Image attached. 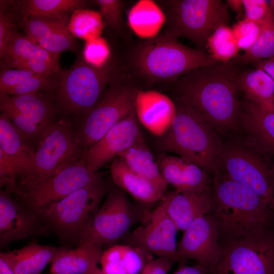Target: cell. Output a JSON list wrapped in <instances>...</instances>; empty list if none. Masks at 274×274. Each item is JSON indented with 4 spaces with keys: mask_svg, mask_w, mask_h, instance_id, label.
<instances>
[{
    "mask_svg": "<svg viewBox=\"0 0 274 274\" xmlns=\"http://www.w3.org/2000/svg\"><path fill=\"white\" fill-rule=\"evenodd\" d=\"M116 71L108 62L97 67L79 57L61 72L56 88V101L67 113L84 115L96 105Z\"/></svg>",
    "mask_w": 274,
    "mask_h": 274,
    "instance_id": "8",
    "label": "cell"
},
{
    "mask_svg": "<svg viewBox=\"0 0 274 274\" xmlns=\"http://www.w3.org/2000/svg\"><path fill=\"white\" fill-rule=\"evenodd\" d=\"M135 216L124 194L110 192L79 237V245L95 243L101 246L116 242L127 234Z\"/></svg>",
    "mask_w": 274,
    "mask_h": 274,
    "instance_id": "13",
    "label": "cell"
},
{
    "mask_svg": "<svg viewBox=\"0 0 274 274\" xmlns=\"http://www.w3.org/2000/svg\"><path fill=\"white\" fill-rule=\"evenodd\" d=\"M231 28L239 49L245 51L254 45L261 30L259 24L245 18L239 20Z\"/></svg>",
    "mask_w": 274,
    "mask_h": 274,
    "instance_id": "41",
    "label": "cell"
},
{
    "mask_svg": "<svg viewBox=\"0 0 274 274\" xmlns=\"http://www.w3.org/2000/svg\"><path fill=\"white\" fill-rule=\"evenodd\" d=\"M244 18L260 25L270 12L269 2L264 0H243Z\"/></svg>",
    "mask_w": 274,
    "mask_h": 274,
    "instance_id": "46",
    "label": "cell"
},
{
    "mask_svg": "<svg viewBox=\"0 0 274 274\" xmlns=\"http://www.w3.org/2000/svg\"><path fill=\"white\" fill-rule=\"evenodd\" d=\"M241 105L239 121L247 144L274 164V111L247 99Z\"/></svg>",
    "mask_w": 274,
    "mask_h": 274,
    "instance_id": "17",
    "label": "cell"
},
{
    "mask_svg": "<svg viewBox=\"0 0 274 274\" xmlns=\"http://www.w3.org/2000/svg\"><path fill=\"white\" fill-rule=\"evenodd\" d=\"M104 193V186L100 181L49 204L38 215L61 237L78 241L99 209Z\"/></svg>",
    "mask_w": 274,
    "mask_h": 274,
    "instance_id": "10",
    "label": "cell"
},
{
    "mask_svg": "<svg viewBox=\"0 0 274 274\" xmlns=\"http://www.w3.org/2000/svg\"><path fill=\"white\" fill-rule=\"evenodd\" d=\"M179 263L178 268L172 274H213V270L200 264L189 266L185 262Z\"/></svg>",
    "mask_w": 274,
    "mask_h": 274,
    "instance_id": "50",
    "label": "cell"
},
{
    "mask_svg": "<svg viewBox=\"0 0 274 274\" xmlns=\"http://www.w3.org/2000/svg\"><path fill=\"white\" fill-rule=\"evenodd\" d=\"M175 262L166 258L152 259L145 265L140 274H167Z\"/></svg>",
    "mask_w": 274,
    "mask_h": 274,
    "instance_id": "47",
    "label": "cell"
},
{
    "mask_svg": "<svg viewBox=\"0 0 274 274\" xmlns=\"http://www.w3.org/2000/svg\"><path fill=\"white\" fill-rule=\"evenodd\" d=\"M0 110L2 114L11 121L17 130L27 143L34 140H37L38 142L45 130L42 129L30 119L8 105L0 102Z\"/></svg>",
    "mask_w": 274,
    "mask_h": 274,
    "instance_id": "37",
    "label": "cell"
},
{
    "mask_svg": "<svg viewBox=\"0 0 274 274\" xmlns=\"http://www.w3.org/2000/svg\"><path fill=\"white\" fill-rule=\"evenodd\" d=\"M101 246L84 243L74 250L64 249L50 263L51 274H86L97 266Z\"/></svg>",
    "mask_w": 274,
    "mask_h": 274,
    "instance_id": "23",
    "label": "cell"
},
{
    "mask_svg": "<svg viewBox=\"0 0 274 274\" xmlns=\"http://www.w3.org/2000/svg\"><path fill=\"white\" fill-rule=\"evenodd\" d=\"M0 57L5 67L17 62L39 59L59 64V55L46 50L13 29L7 39Z\"/></svg>",
    "mask_w": 274,
    "mask_h": 274,
    "instance_id": "26",
    "label": "cell"
},
{
    "mask_svg": "<svg viewBox=\"0 0 274 274\" xmlns=\"http://www.w3.org/2000/svg\"><path fill=\"white\" fill-rule=\"evenodd\" d=\"M1 185H5L7 190L17 194L19 192L16 182V174L13 163L10 158L0 149Z\"/></svg>",
    "mask_w": 274,
    "mask_h": 274,
    "instance_id": "45",
    "label": "cell"
},
{
    "mask_svg": "<svg viewBox=\"0 0 274 274\" xmlns=\"http://www.w3.org/2000/svg\"><path fill=\"white\" fill-rule=\"evenodd\" d=\"M109 56V47L104 38L99 36L86 41L83 58L87 63L101 67L108 62Z\"/></svg>",
    "mask_w": 274,
    "mask_h": 274,
    "instance_id": "43",
    "label": "cell"
},
{
    "mask_svg": "<svg viewBox=\"0 0 274 274\" xmlns=\"http://www.w3.org/2000/svg\"><path fill=\"white\" fill-rule=\"evenodd\" d=\"M217 168L255 192L274 211V164L249 145H222Z\"/></svg>",
    "mask_w": 274,
    "mask_h": 274,
    "instance_id": "9",
    "label": "cell"
},
{
    "mask_svg": "<svg viewBox=\"0 0 274 274\" xmlns=\"http://www.w3.org/2000/svg\"><path fill=\"white\" fill-rule=\"evenodd\" d=\"M64 249L30 244L14 250L16 274H41L49 263Z\"/></svg>",
    "mask_w": 274,
    "mask_h": 274,
    "instance_id": "28",
    "label": "cell"
},
{
    "mask_svg": "<svg viewBox=\"0 0 274 274\" xmlns=\"http://www.w3.org/2000/svg\"><path fill=\"white\" fill-rule=\"evenodd\" d=\"M136 119L134 108L97 143L86 150V164L90 171L97 172L108 162L118 157L143 138Z\"/></svg>",
    "mask_w": 274,
    "mask_h": 274,
    "instance_id": "16",
    "label": "cell"
},
{
    "mask_svg": "<svg viewBox=\"0 0 274 274\" xmlns=\"http://www.w3.org/2000/svg\"><path fill=\"white\" fill-rule=\"evenodd\" d=\"M36 74L16 68L5 67L1 70L0 95L24 83Z\"/></svg>",
    "mask_w": 274,
    "mask_h": 274,
    "instance_id": "44",
    "label": "cell"
},
{
    "mask_svg": "<svg viewBox=\"0 0 274 274\" xmlns=\"http://www.w3.org/2000/svg\"><path fill=\"white\" fill-rule=\"evenodd\" d=\"M86 274H106L98 266L95 267L93 269Z\"/></svg>",
    "mask_w": 274,
    "mask_h": 274,
    "instance_id": "54",
    "label": "cell"
},
{
    "mask_svg": "<svg viewBox=\"0 0 274 274\" xmlns=\"http://www.w3.org/2000/svg\"><path fill=\"white\" fill-rule=\"evenodd\" d=\"M118 157L123 160L133 173L165 190L168 184L162 177L143 138Z\"/></svg>",
    "mask_w": 274,
    "mask_h": 274,
    "instance_id": "27",
    "label": "cell"
},
{
    "mask_svg": "<svg viewBox=\"0 0 274 274\" xmlns=\"http://www.w3.org/2000/svg\"><path fill=\"white\" fill-rule=\"evenodd\" d=\"M15 266L14 251L0 253V274H16Z\"/></svg>",
    "mask_w": 274,
    "mask_h": 274,
    "instance_id": "49",
    "label": "cell"
},
{
    "mask_svg": "<svg viewBox=\"0 0 274 274\" xmlns=\"http://www.w3.org/2000/svg\"><path fill=\"white\" fill-rule=\"evenodd\" d=\"M216 60L229 62L238 55L239 49L228 25L218 27L209 38L206 49Z\"/></svg>",
    "mask_w": 274,
    "mask_h": 274,
    "instance_id": "35",
    "label": "cell"
},
{
    "mask_svg": "<svg viewBox=\"0 0 274 274\" xmlns=\"http://www.w3.org/2000/svg\"><path fill=\"white\" fill-rule=\"evenodd\" d=\"M172 126L158 141L159 148L178 154L208 173L216 169L222 145L215 129L178 98Z\"/></svg>",
    "mask_w": 274,
    "mask_h": 274,
    "instance_id": "4",
    "label": "cell"
},
{
    "mask_svg": "<svg viewBox=\"0 0 274 274\" xmlns=\"http://www.w3.org/2000/svg\"><path fill=\"white\" fill-rule=\"evenodd\" d=\"M60 74L48 76L35 75L24 83L9 90L6 95L15 96L37 93L40 90L52 91L57 86Z\"/></svg>",
    "mask_w": 274,
    "mask_h": 274,
    "instance_id": "39",
    "label": "cell"
},
{
    "mask_svg": "<svg viewBox=\"0 0 274 274\" xmlns=\"http://www.w3.org/2000/svg\"><path fill=\"white\" fill-rule=\"evenodd\" d=\"M176 225L167 214L161 200L145 217L143 223L125 238L126 245L139 248L158 257L177 261Z\"/></svg>",
    "mask_w": 274,
    "mask_h": 274,
    "instance_id": "14",
    "label": "cell"
},
{
    "mask_svg": "<svg viewBox=\"0 0 274 274\" xmlns=\"http://www.w3.org/2000/svg\"><path fill=\"white\" fill-rule=\"evenodd\" d=\"M270 12L260 25V33L249 50L230 60L239 66L274 57V1L269 2Z\"/></svg>",
    "mask_w": 274,
    "mask_h": 274,
    "instance_id": "30",
    "label": "cell"
},
{
    "mask_svg": "<svg viewBox=\"0 0 274 274\" xmlns=\"http://www.w3.org/2000/svg\"><path fill=\"white\" fill-rule=\"evenodd\" d=\"M68 15L64 16H30L22 18L20 26L25 36L37 44L41 39L55 30L68 28Z\"/></svg>",
    "mask_w": 274,
    "mask_h": 274,
    "instance_id": "34",
    "label": "cell"
},
{
    "mask_svg": "<svg viewBox=\"0 0 274 274\" xmlns=\"http://www.w3.org/2000/svg\"><path fill=\"white\" fill-rule=\"evenodd\" d=\"M14 15L12 12H4L1 7L0 11V53L4 49L7 39L14 26Z\"/></svg>",
    "mask_w": 274,
    "mask_h": 274,
    "instance_id": "48",
    "label": "cell"
},
{
    "mask_svg": "<svg viewBox=\"0 0 274 274\" xmlns=\"http://www.w3.org/2000/svg\"><path fill=\"white\" fill-rule=\"evenodd\" d=\"M184 162L180 157L162 154L157 163L164 180L168 184H172L177 192L181 187Z\"/></svg>",
    "mask_w": 274,
    "mask_h": 274,
    "instance_id": "42",
    "label": "cell"
},
{
    "mask_svg": "<svg viewBox=\"0 0 274 274\" xmlns=\"http://www.w3.org/2000/svg\"><path fill=\"white\" fill-rule=\"evenodd\" d=\"M85 151L77 131L67 120L53 123L39 140L32 168L19 179L18 187L20 191H24L37 186L63 166L81 158Z\"/></svg>",
    "mask_w": 274,
    "mask_h": 274,
    "instance_id": "6",
    "label": "cell"
},
{
    "mask_svg": "<svg viewBox=\"0 0 274 274\" xmlns=\"http://www.w3.org/2000/svg\"><path fill=\"white\" fill-rule=\"evenodd\" d=\"M37 44L49 52L58 55L65 50H76L75 39L68 28L51 32L40 39Z\"/></svg>",
    "mask_w": 274,
    "mask_h": 274,
    "instance_id": "38",
    "label": "cell"
},
{
    "mask_svg": "<svg viewBox=\"0 0 274 274\" xmlns=\"http://www.w3.org/2000/svg\"><path fill=\"white\" fill-rule=\"evenodd\" d=\"M161 200L178 230L184 232L196 219L211 212L212 192L211 190L199 193L175 191L165 195Z\"/></svg>",
    "mask_w": 274,
    "mask_h": 274,
    "instance_id": "20",
    "label": "cell"
},
{
    "mask_svg": "<svg viewBox=\"0 0 274 274\" xmlns=\"http://www.w3.org/2000/svg\"><path fill=\"white\" fill-rule=\"evenodd\" d=\"M85 154L86 151L81 158L63 166L45 181L20 191L17 195L38 214L49 204L75 191L101 181L98 172H91L87 167Z\"/></svg>",
    "mask_w": 274,
    "mask_h": 274,
    "instance_id": "12",
    "label": "cell"
},
{
    "mask_svg": "<svg viewBox=\"0 0 274 274\" xmlns=\"http://www.w3.org/2000/svg\"><path fill=\"white\" fill-rule=\"evenodd\" d=\"M116 72L94 107L77 131L82 147L88 150L135 108L140 90L130 78Z\"/></svg>",
    "mask_w": 274,
    "mask_h": 274,
    "instance_id": "7",
    "label": "cell"
},
{
    "mask_svg": "<svg viewBox=\"0 0 274 274\" xmlns=\"http://www.w3.org/2000/svg\"><path fill=\"white\" fill-rule=\"evenodd\" d=\"M165 20L163 12L155 2L140 1L130 10L128 15L129 25L142 37H154Z\"/></svg>",
    "mask_w": 274,
    "mask_h": 274,
    "instance_id": "29",
    "label": "cell"
},
{
    "mask_svg": "<svg viewBox=\"0 0 274 274\" xmlns=\"http://www.w3.org/2000/svg\"><path fill=\"white\" fill-rule=\"evenodd\" d=\"M210 190L207 173L199 166L184 162L181 177V193H199Z\"/></svg>",
    "mask_w": 274,
    "mask_h": 274,
    "instance_id": "36",
    "label": "cell"
},
{
    "mask_svg": "<svg viewBox=\"0 0 274 274\" xmlns=\"http://www.w3.org/2000/svg\"><path fill=\"white\" fill-rule=\"evenodd\" d=\"M237 84L238 91L245 93L247 100L259 105L274 96V80L260 68L241 71Z\"/></svg>",
    "mask_w": 274,
    "mask_h": 274,
    "instance_id": "31",
    "label": "cell"
},
{
    "mask_svg": "<svg viewBox=\"0 0 274 274\" xmlns=\"http://www.w3.org/2000/svg\"><path fill=\"white\" fill-rule=\"evenodd\" d=\"M211 212L230 241L268 232L273 211L255 192L218 168L214 173Z\"/></svg>",
    "mask_w": 274,
    "mask_h": 274,
    "instance_id": "2",
    "label": "cell"
},
{
    "mask_svg": "<svg viewBox=\"0 0 274 274\" xmlns=\"http://www.w3.org/2000/svg\"><path fill=\"white\" fill-rule=\"evenodd\" d=\"M226 3L228 7L236 13L238 18H241L245 15L243 0H227Z\"/></svg>",
    "mask_w": 274,
    "mask_h": 274,
    "instance_id": "52",
    "label": "cell"
},
{
    "mask_svg": "<svg viewBox=\"0 0 274 274\" xmlns=\"http://www.w3.org/2000/svg\"><path fill=\"white\" fill-rule=\"evenodd\" d=\"M35 213L25 210L12 199L10 191L0 192V243L1 246L23 239L40 231Z\"/></svg>",
    "mask_w": 274,
    "mask_h": 274,
    "instance_id": "19",
    "label": "cell"
},
{
    "mask_svg": "<svg viewBox=\"0 0 274 274\" xmlns=\"http://www.w3.org/2000/svg\"><path fill=\"white\" fill-rule=\"evenodd\" d=\"M161 6L166 28L164 32L189 40L204 51L210 36L230 21L228 6L221 0H167Z\"/></svg>",
    "mask_w": 274,
    "mask_h": 274,
    "instance_id": "5",
    "label": "cell"
},
{
    "mask_svg": "<svg viewBox=\"0 0 274 274\" xmlns=\"http://www.w3.org/2000/svg\"><path fill=\"white\" fill-rule=\"evenodd\" d=\"M241 67L231 61L205 65L172 83L179 98L215 129H232L241 112L237 84Z\"/></svg>",
    "mask_w": 274,
    "mask_h": 274,
    "instance_id": "1",
    "label": "cell"
},
{
    "mask_svg": "<svg viewBox=\"0 0 274 274\" xmlns=\"http://www.w3.org/2000/svg\"><path fill=\"white\" fill-rule=\"evenodd\" d=\"M213 274H274V236L268 231L230 241Z\"/></svg>",
    "mask_w": 274,
    "mask_h": 274,
    "instance_id": "11",
    "label": "cell"
},
{
    "mask_svg": "<svg viewBox=\"0 0 274 274\" xmlns=\"http://www.w3.org/2000/svg\"><path fill=\"white\" fill-rule=\"evenodd\" d=\"M262 107L272 111H274V96L262 105Z\"/></svg>",
    "mask_w": 274,
    "mask_h": 274,
    "instance_id": "53",
    "label": "cell"
},
{
    "mask_svg": "<svg viewBox=\"0 0 274 274\" xmlns=\"http://www.w3.org/2000/svg\"><path fill=\"white\" fill-rule=\"evenodd\" d=\"M110 171L114 183L140 201L152 203L165 195V191L133 173L119 157L112 160Z\"/></svg>",
    "mask_w": 274,
    "mask_h": 274,
    "instance_id": "24",
    "label": "cell"
},
{
    "mask_svg": "<svg viewBox=\"0 0 274 274\" xmlns=\"http://www.w3.org/2000/svg\"><path fill=\"white\" fill-rule=\"evenodd\" d=\"M152 254L128 245H116L102 251L99 263L106 274H140Z\"/></svg>",
    "mask_w": 274,
    "mask_h": 274,
    "instance_id": "22",
    "label": "cell"
},
{
    "mask_svg": "<svg viewBox=\"0 0 274 274\" xmlns=\"http://www.w3.org/2000/svg\"><path fill=\"white\" fill-rule=\"evenodd\" d=\"M0 102L13 107L43 130L54 123L55 106L50 99L39 92L15 96L0 95Z\"/></svg>",
    "mask_w": 274,
    "mask_h": 274,
    "instance_id": "25",
    "label": "cell"
},
{
    "mask_svg": "<svg viewBox=\"0 0 274 274\" xmlns=\"http://www.w3.org/2000/svg\"><path fill=\"white\" fill-rule=\"evenodd\" d=\"M219 226L209 214L196 219L184 231L178 244L177 261L191 259L214 270L223 253L218 243Z\"/></svg>",
    "mask_w": 274,
    "mask_h": 274,
    "instance_id": "15",
    "label": "cell"
},
{
    "mask_svg": "<svg viewBox=\"0 0 274 274\" xmlns=\"http://www.w3.org/2000/svg\"><path fill=\"white\" fill-rule=\"evenodd\" d=\"M105 25L109 28L119 31L123 26L124 2L121 0H96Z\"/></svg>",
    "mask_w": 274,
    "mask_h": 274,
    "instance_id": "40",
    "label": "cell"
},
{
    "mask_svg": "<svg viewBox=\"0 0 274 274\" xmlns=\"http://www.w3.org/2000/svg\"><path fill=\"white\" fill-rule=\"evenodd\" d=\"M254 63L256 68L263 70L274 80V57L260 60Z\"/></svg>",
    "mask_w": 274,
    "mask_h": 274,
    "instance_id": "51",
    "label": "cell"
},
{
    "mask_svg": "<svg viewBox=\"0 0 274 274\" xmlns=\"http://www.w3.org/2000/svg\"><path fill=\"white\" fill-rule=\"evenodd\" d=\"M219 62L205 51L189 47L164 32L141 41L130 56L134 74L148 85L172 83L196 68Z\"/></svg>",
    "mask_w": 274,
    "mask_h": 274,
    "instance_id": "3",
    "label": "cell"
},
{
    "mask_svg": "<svg viewBox=\"0 0 274 274\" xmlns=\"http://www.w3.org/2000/svg\"><path fill=\"white\" fill-rule=\"evenodd\" d=\"M105 25L99 12L80 9L72 13L68 28L74 37L87 41L100 36Z\"/></svg>",
    "mask_w": 274,
    "mask_h": 274,
    "instance_id": "33",
    "label": "cell"
},
{
    "mask_svg": "<svg viewBox=\"0 0 274 274\" xmlns=\"http://www.w3.org/2000/svg\"><path fill=\"white\" fill-rule=\"evenodd\" d=\"M84 0H24L18 3L17 10L22 18L30 16H64L75 10L85 9Z\"/></svg>",
    "mask_w": 274,
    "mask_h": 274,
    "instance_id": "32",
    "label": "cell"
},
{
    "mask_svg": "<svg viewBox=\"0 0 274 274\" xmlns=\"http://www.w3.org/2000/svg\"><path fill=\"white\" fill-rule=\"evenodd\" d=\"M137 119L150 132L162 136L169 130L175 118V102L155 90H139L135 100Z\"/></svg>",
    "mask_w": 274,
    "mask_h": 274,
    "instance_id": "18",
    "label": "cell"
},
{
    "mask_svg": "<svg viewBox=\"0 0 274 274\" xmlns=\"http://www.w3.org/2000/svg\"><path fill=\"white\" fill-rule=\"evenodd\" d=\"M0 149L13 163L16 178L20 179L31 170L35 151L23 139L11 121L2 113L0 115Z\"/></svg>",
    "mask_w": 274,
    "mask_h": 274,
    "instance_id": "21",
    "label": "cell"
}]
</instances>
